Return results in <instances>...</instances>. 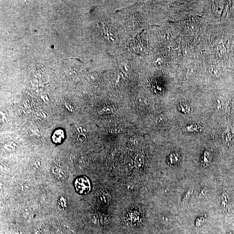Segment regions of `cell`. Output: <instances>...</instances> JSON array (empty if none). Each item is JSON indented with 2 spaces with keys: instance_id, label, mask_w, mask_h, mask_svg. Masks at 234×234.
I'll return each mask as SVG.
<instances>
[{
  "instance_id": "cell-3",
  "label": "cell",
  "mask_w": 234,
  "mask_h": 234,
  "mask_svg": "<svg viewBox=\"0 0 234 234\" xmlns=\"http://www.w3.org/2000/svg\"><path fill=\"white\" fill-rule=\"evenodd\" d=\"M66 133L62 128H57L54 130L51 135V141L55 145H60L66 139Z\"/></svg>"
},
{
  "instance_id": "cell-4",
  "label": "cell",
  "mask_w": 234,
  "mask_h": 234,
  "mask_svg": "<svg viewBox=\"0 0 234 234\" xmlns=\"http://www.w3.org/2000/svg\"><path fill=\"white\" fill-rule=\"evenodd\" d=\"M202 127L198 124H193L185 127L183 128V131L197 132L202 131Z\"/></svg>"
},
{
  "instance_id": "cell-2",
  "label": "cell",
  "mask_w": 234,
  "mask_h": 234,
  "mask_svg": "<svg viewBox=\"0 0 234 234\" xmlns=\"http://www.w3.org/2000/svg\"><path fill=\"white\" fill-rule=\"evenodd\" d=\"M128 221L131 225L137 226L142 223L143 214L142 211L137 207H132L128 210L126 213Z\"/></svg>"
},
{
  "instance_id": "cell-10",
  "label": "cell",
  "mask_w": 234,
  "mask_h": 234,
  "mask_svg": "<svg viewBox=\"0 0 234 234\" xmlns=\"http://www.w3.org/2000/svg\"><path fill=\"white\" fill-rule=\"evenodd\" d=\"M143 161H144V158L142 154L137 155L135 160V166L138 168L141 167L142 166Z\"/></svg>"
},
{
  "instance_id": "cell-5",
  "label": "cell",
  "mask_w": 234,
  "mask_h": 234,
  "mask_svg": "<svg viewBox=\"0 0 234 234\" xmlns=\"http://www.w3.org/2000/svg\"><path fill=\"white\" fill-rule=\"evenodd\" d=\"M178 109L181 113L187 114L191 112V107L186 102L179 103L177 106Z\"/></svg>"
},
{
  "instance_id": "cell-6",
  "label": "cell",
  "mask_w": 234,
  "mask_h": 234,
  "mask_svg": "<svg viewBox=\"0 0 234 234\" xmlns=\"http://www.w3.org/2000/svg\"><path fill=\"white\" fill-rule=\"evenodd\" d=\"M58 206L61 210H64L67 207L68 201L67 198L64 196L60 197L57 201Z\"/></svg>"
},
{
  "instance_id": "cell-11",
  "label": "cell",
  "mask_w": 234,
  "mask_h": 234,
  "mask_svg": "<svg viewBox=\"0 0 234 234\" xmlns=\"http://www.w3.org/2000/svg\"><path fill=\"white\" fill-rule=\"evenodd\" d=\"M232 234L231 233V234Z\"/></svg>"
},
{
  "instance_id": "cell-9",
  "label": "cell",
  "mask_w": 234,
  "mask_h": 234,
  "mask_svg": "<svg viewBox=\"0 0 234 234\" xmlns=\"http://www.w3.org/2000/svg\"><path fill=\"white\" fill-rule=\"evenodd\" d=\"M179 160V156L176 153H173L169 156L168 158V162L171 164L176 163Z\"/></svg>"
},
{
  "instance_id": "cell-8",
  "label": "cell",
  "mask_w": 234,
  "mask_h": 234,
  "mask_svg": "<svg viewBox=\"0 0 234 234\" xmlns=\"http://www.w3.org/2000/svg\"><path fill=\"white\" fill-rule=\"evenodd\" d=\"M211 154L209 151H206L202 157V162L204 165H208L211 160Z\"/></svg>"
},
{
  "instance_id": "cell-1",
  "label": "cell",
  "mask_w": 234,
  "mask_h": 234,
  "mask_svg": "<svg viewBox=\"0 0 234 234\" xmlns=\"http://www.w3.org/2000/svg\"><path fill=\"white\" fill-rule=\"evenodd\" d=\"M75 190L78 193L81 195L88 194L91 189V184L88 178L86 176H80L76 179L74 181Z\"/></svg>"
},
{
  "instance_id": "cell-7",
  "label": "cell",
  "mask_w": 234,
  "mask_h": 234,
  "mask_svg": "<svg viewBox=\"0 0 234 234\" xmlns=\"http://www.w3.org/2000/svg\"><path fill=\"white\" fill-rule=\"evenodd\" d=\"M114 110V108L112 107L106 106L102 108V109L98 111V114L101 115H107L113 113Z\"/></svg>"
}]
</instances>
